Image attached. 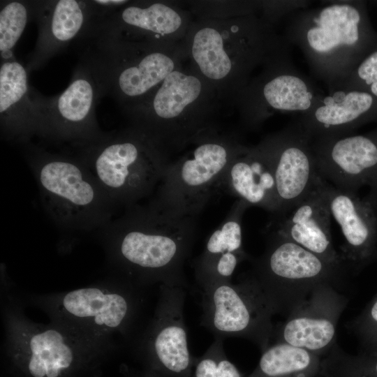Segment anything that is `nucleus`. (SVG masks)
I'll use <instances>...</instances> for the list:
<instances>
[{"label": "nucleus", "mask_w": 377, "mask_h": 377, "mask_svg": "<svg viewBox=\"0 0 377 377\" xmlns=\"http://www.w3.org/2000/svg\"><path fill=\"white\" fill-rule=\"evenodd\" d=\"M125 210L99 230L113 276L139 288L156 283L186 288L184 264L193 244L196 217L153 200Z\"/></svg>", "instance_id": "obj_1"}, {"label": "nucleus", "mask_w": 377, "mask_h": 377, "mask_svg": "<svg viewBox=\"0 0 377 377\" xmlns=\"http://www.w3.org/2000/svg\"><path fill=\"white\" fill-rule=\"evenodd\" d=\"M186 35L195 72L214 91L228 89L235 97L257 67L290 53L274 24L256 13L205 20Z\"/></svg>", "instance_id": "obj_2"}, {"label": "nucleus", "mask_w": 377, "mask_h": 377, "mask_svg": "<svg viewBox=\"0 0 377 377\" xmlns=\"http://www.w3.org/2000/svg\"><path fill=\"white\" fill-rule=\"evenodd\" d=\"M283 37L302 52L314 76L336 88L377 43L364 3L327 1L286 17Z\"/></svg>", "instance_id": "obj_3"}, {"label": "nucleus", "mask_w": 377, "mask_h": 377, "mask_svg": "<svg viewBox=\"0 0 377 377\" xmlns=\"http://www.w3.org/2000/svg\"><path fill=\"white\" fill-rule=\"evenodd\" d=\"M26 160L43 207L58 227L68 231L100 230L113 219L117 207L77 156L31 146Z\"/></svg>", "instance_id": "obj_4"}, {"label": "nucleus", "mask_w": 377, "mask_h": 377, "mask_svg": "<svg viewBox=\"0 0 377 377\" xmlns=\"http://www.w3.org/2000/svg\"><path fill=\"white\" fill-rule=\"evenodd\" d=\"M75 148L77 157L117 207H128L150 195L170 163L161 145L131 126L105 132Z\"/></svg>", "instance_id": "obj_5"}, {"label": "nucleus", "mask_w": 377, "mask_h": 377, "mask_svg": "<svg viewBox=\"0 0 377 377\" xmlns=\"http://www.w3.org/2000/svg\"><path fill=\"white\" fill-rule=\"evenodd\" d=\"M2 313L6 353L29 377H66L83 362L114 346L51 320L48 324L36 323L10 297Z\"/></svg>", "instance_id": "obj_6"}, {"label": "nucleus", "mask_w": 377, "mask_h": 377, "mask_svg": "<svg viewBox=\"0 0 377 377\" xmlns=\"http://www.w3.org/2000/svg\"><path fill=\"white\" fill-rule=\"evenodd\" d=\"M138 288L112 276L68 292L34 295L30 302L51 321L91 339L113 344L112 336L125 335L133 323L140 304Z\"/></svg>", "instance_id": "obj_7"}, {"label": "nucleus", "mask_w": 377, "mask_h": 377, "mask_svg": "<svg viewBox=\"0 0 377 377\" xmlns=\"http://www.w3.org/2000/svg\"><path fill=\"white\" fill-rule=\"evenodd\" d=\"M212 92L215 91L195 71L178 67L146 101L125 112L131 127L168 151L212 129L207 121V110L202 108Z\"/></svg>", "instance_id": "obj_8"}, {"label": "nucleus", "mask_w": 377, "mask_h": 377, "mask_svg": "<svg viewBox=\"0 0 377 377\" xmlns=\"http://www.w3.org/2000/svg\"><path fill=\"white\" fill-rule=\"evenodd\" d=\"M191 143L194 147L191 150L170 163L153 200L196 217L220 188L225 171L244 145L214 128Z\"/></svg>", "instance_id": "obj_9"}, {"label": "nucleus", "mask_w": 377, "mask_h": 377, "mask_svg": "<svg viewBox=\"0 0 377 377\" xmlns=\"http://www.w3.org/2000/svg\"><path fill=\"white\" fill-rule=\"evenodd\" d=\"M98 66L105 94L124 112L146 101L165 77L179 67L170 45L114 40H89Z\"/></svg>", "instance_id": "obj_10"}, {"label": "nucleus", "mask_w": 377, "mask_h": 377, "mask_svg": "<svg viewBox=\"0 0 377 377\" xmlns=\"http://www.w3.org/2000/svg\"><path fill=\"white\" fill-rule=\"evenodd\" d=\"M344 271L274 230L264 253L255 260L251 274L276 313L288 315L318 286H338Z\"/></svg>", "instance_id": "obj_11"}, {"label": "nucleus", "mask_w": 377, "mask_h": 377, "mask_svg": "<svg viewBox=\"0 0 377 377\" xmlns=\"http://www.w3.org/2000/svg\"><path fill=\"white\" fill-rule=\"evenodd\" d=\"M201 288L202 325L216 337L249 339L262 352L269 346L276 313L252 274L237 283L221 282Z\"/></svg>", "instance_id": "obj_12"}, {"label": "nucleus", "mask_w": 377, "mask_h": 377, "mask_svg": "<svg viewBox=\"0 0 377 377\" xmlns=\"http://www.w3.org/2000/svg\"><path fill=\"white\" fill-rule=\"evenodd\" d=\"M105 96L101 72L87 49L73 71L66 89L47 97L40 138L75 147L101 138L103 132L96 117V106Z\"/></svg>", "instance_id": "obj_13"}, {"label": "nucleus", "mask_w": 377, "mask_h": 377, "mask_svg": "<svg viewBox=\"0 0 377 377\" xmlns=\"http://www.w3.org/2000/svg\"><path fill=\"white\" fill-rule=\"evenodd\" d=\"M325 93L295 67L288 53L263 66L235 98L243 123L255 129L276 112L297 116L308 112Z\"/></svg>", "instance_id": "obj_14"}, {"label": "nucleus", "mask_w": 377, "mask_h": 377, "mask_svg": "<svg viewBox=\"0 0 377 377\" xmlns=\"http://www.w3.org/2000/svg\"><path fill=\"white\" fill-rule=\"evenodd\" d=\"M182 286L160 285L154 317L141 347L154 377H190L195 358L190 353L184 322Z\"/></svg>", "instance_id": "obj_15"}, {"label": "nucleus", "mask_w": 377, "mask_h": 377, "mask_svg": "<svg viewBox=\"0 0 377 377\" xmlns=\"http://www.w3.org/2000/svg\"><path fill=\"white\" fill-rule=\"evenodd\" d=\"M271 162L279 213L282 216L300 203L316 187L319 175L309 137L295 119L260 142Z\"/></svg>", "instance_id": "obj_16"}, {"label": "nucleus", "mask_w": 377, "mask_h": 377, "mask_svg": "<svg viewBox=\"0 0 377 377\" xmlns=\"http://www.w3.org/2000/svg\"><path fill=\"white\" fill-rule=\"evenodd\" d=\"M185 14L163 1H129L114 12L95 17L86 39L115 40L170 45L188 34Z\"/></svg>", "instance_id": "obj_17"}, {"label": "nucleus", "mask_w": 377, "mask_h": 377, "mask_svg": "<svg viewBox=\"0 0 377 377\" xmlns=\"http://www.w3.org/2000/svg\"><path fill=\"white\" fill-rule=\"evenodd\" d=\"M319 175L334 186L377 191V129L367 134L311 140Z\"/></svg>", "instance_id": "obj_18"}, {"label": "nucleus", "mask_w": 377, "mask_h": 377, "mask_svg": "<svg viewBox=\"0 0 377 377\" xmlns=\"http://www.w3.org/2000/svg\"><path fill=\"white\" fill-rule=\"evenodd\" d=\"M337 288L329 283L316 288L287 315L276 333V342L325 356L337 343V324L348 302Z\"/></svg>", "instance_id": "obj_19"}, {"label": "nucleus", "mask_w": 377, "mask_h": 377, "mask_svg": "<svg viewBox=\"0 0 377 377\" xmlns=\"http://www.w3.org/2000/svg\"><path fill=\"white\" fill-rule=\"evenodd\" d=\"M322 186L343 237L341 256L347 267L360 270L377 256V191L370 189L361 198L357 192L338 188L324 179Z\"/></svg>", "instance_id": "obj_20"}, {"label": "nucleus", "mask_w": 377, "mask_h": 377, "mask_svg": "<svg viewBox=\"0 0 377 377\" xmlns=\"http://www.w3.org/2000/svg\"><path fill=\"white\" fill-rule=\"evenodd\" d=\"M28 75L16 59L1 62V137L14 144L29 143L42 133L46 96L29 85Z\"/></svg>", "instance_id": "obj_21"}, {"label": "nucleus", "mask_w": 377, "mask_h": 377, "mask_svg": "<svg viewBox=\"0 0 377 377\" xmlns=\"http://www.w3.org/2000/svg\"><path fill=\"white\" fill-rule=\"evenodd\" d=\"M94 19L89 0L36 1L38 37L26 65L28 74L42 68L72 43L82 41Z\"/></svg>", "instance_id": "obj_22"}, {"label": "nucleus", "mask_w": 377, "mask_h": 377, "mask_svg": "<svg viewBox=\"0 0 377 377\" xmlns=\"http://www.w3.org/2000/svg\"><path fill=\"white\" fill-rule=\"evenodd\" d=\"M294 119L311 140L341 137L377 119V98L364 91L328 90L310 110Z\"/></svg>", "instance_id": "obj_23"}, {"label": "nucleus", "mask_w": 377, "mask_h": 377, "mask_svg": "<svg viewBox=\"0 0 377 377\" xmlns=\"http://www.w3.org/2000/svg\"><path fill=\"white\" fill-rule=\"evenodd\" d=\"M323 180L320 177L315 188L280 221L275 230L325 261L345 269L346 265L332 244V215Z\"/></svg>", "instance_id": "obj_24"}, {"label": "nucleus", "mask_w": 377, "mask_h": 377, "mask_svg": "<svg viewBox=\"0 0 377 377\" xmlns=\"http://www.w3.org/2000/svg\"><path fill=\"white\" fill-rule=\"evenodd\" d=\"M220 188L243 200L278 214L276 182L269 158L260 143L244 145L222 177Z\"/></svg>", "instance_id": "obj_25"}, {"label": "nucleus", "mask_w": 377, "mask_h": 377, "mask_svg": "<svg viewBox=\"0 0 377 377\" xmlns=\"http://www.w3.org/2000/svg\"><path fill=\"white\" fill-rule=\"evenodd\" d=\"M322 357L286 343L276 342L263 352L248 377H317Z\"/></svg>", "instance_id": "obj_26"}, {"label": "nucleus", "mask_w": 377, "mask_h": 377, "mask_svg": "<svg viewBox=\"0 0 377 377\" xmlns=\"http://www.w3.org/2000/svg\"><path fill=\"white\" fill-rule=\"evenodd\" d=\"M0 54L1 61L15 59L14 48L29 21L34 20L36 1H1Z\"/></svg>", "instance_id": "obj_27"}, {"label": "nucleus", "mask_w": 377, "mask_h": 377, "mask_svg": "<svg viewBox=\"0 0 377 377\" xmlns=\"http://www.w3.org/2000/svg\"><path fill=\"white\" fill-rule=\"evenodd\" d=\"M249 207L241 200L234 203L228 216L209 237L198 258L207 259L228 252L246 253L242 246V219Z\"/></svg>", "instance_id": "obj_28"}, {"label": "nucleus", "mask_w": 377, "mask_h": 377, "mask_svg": "<svg viewBox=\"0 0 377 377\" xmlns=\"http://www.w3.org/2000/svg\"><path fill=\"white\" fill-rule=\"evenodd\" d=\"M193 368V377H243L227 357L221 337H216L205 353L195 358Z\"/></svg>", "instance_id": "obj_29"}, {"label": "nucleus", "mask_w": 377, "mask_h": 377, "mask_svg": "<svg viewBox=\"0 0 377 377\" xmlns=\"http://www.w3.org/2000/svg\"><path fill=\"white\" fill-rule=\"evenodd\" d=\"M339 88L364 91L377 98V43L334 89Z\"/></svg>", "instance_id": "obj_30"}, {"label": "nucleus", "mask_w": 377, "mask_h": 377, "mask_svg": "<svg viewBox=\"0 0 377 377\" xmlns=\"http://www.w3.org/2000/svg\"><path fill=\"white\" fill-rule=\"evenodd\" d=\"M351 327L366 350H377V295L352 322Z\"/></svg>", "instance_id": "obj_31"}, {"label": "nucleus", "mask_w": 377, "mask_h": 377, "mask_svg": "<svg viewBox=\"0 0 377 377\" xmlns=\"http://www.w3.org/2000/svg\"><path fill=\"white\" fill-rule=\"evenodd\" d=\"M309 1H279L260 2L262 16L274 25L279 20L286 17L292 13L308 8Z\"/></svg>", "instance_id": "obj_32"}, {"label": "nucleus", "mask_w": 377, "mask_h": 377, "mask_svg": "<svg viewBox=\"0 0 377 377\" xmlns=\"http://www.w3.org/2000/svg\"><path fill=\"white\" fill-rule=\"evenodd\" d=\"M126 0H89L94 17H101L110 14L128 4Z\"/></svg>", "instance_id": "obj_33"}, {"label": "nucleus", "mask_w": 377, "mask_h": 377, "mask_svg": "<svg viewBox=\"0 0 377 377\" xmlns=\"http://www.w3.org/2000/svg\"><path fill=\"white\" fill-rule=\"evenodd\" d=\"M147 377H154V376H151V375H149Z\"/></svg>", "instance_id": "obj_34"}]
</instances>
